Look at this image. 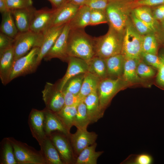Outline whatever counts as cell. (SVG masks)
<instances>
[{"label": "cell", "instance_id": "cell-20", "mask_svg": "<svg viewBox=\"0 0 164 164\" xmlns=\"http://www.w3.org/2000/svg\"><path fill=\"white\" fill-rule=\"evenodd\" d=\"M65 25L53 27L49 29L44 34L42 44L40 47L37 62L39 65L42 60L54 45L61 32Z\"/></svg>", "mask_w": 164, "mask_h": 164}, {"label": "cell", "instance_id": "cell-51", "mask_svg": "<svg viewBox=\"0 0 164 164\" xmlns=\"http://www.w3.org/2000/svg\"><path fill=\"white\" fill-rule=\"evenodd\" d=\"M161 25V30L163 35L164 39V20L160 22Z\"/></svg>", "mask_w": 164, "mask_h": 164}, {"label": "cell", "instance_id": "cell-25", "mask_svg": "<svg viewBox=\"0 0 164 164\" xmlns=\"http://www.w3.org/2000/svg\"><path fill=\"white\" fill-rule=\"evenodd\" d=\"M91 9L86 5L80 6L73 18L69 22L70 29H84L89 26Z\"/></svg>", "mask_w": 164, "mask_h": 164}, {"label": "cell", "instance_id": "cell-18", "mask_svg": "<svg viewBox=\"0 0 164 164\" xmlns=\"http://www.w3.org/2000/svg\"><path fill=\"white\" fill-rule=\"evenodd\" d=\"M36 9L32 6L10 10L19 32L29 31L31 22Z\"/></svg>", "mask_w": 164, "mask_h": 164}, {"label": "cell", "instance_id": "cell-22", "mask_svg": "<svg viewBox=\"0 0 164 164\" xmlns=\"http://www.w3.org/2000/svg\"><path fill=\"white\" fill-rule=\"evenodd\" d=\"M39 145L46 164H64L49 136H46Z\"/></svg>", "mask_w": 164, "mask_h": 164}, {"label": "cell", "instance_id": "cell-5", "mask_svg": "<svg viewBox=\"0 0 164 164\" xmlns=\"http://www.w3.org/2000/svg\"><path fill=\"white\" fill-rule=\"evenodd\" d=\"M130 21L123 33L121 54L126 58L141 59L143 36L138 32Z\"/></svg>", "mask_w": 164, "mask_h": 164}, {"label": "cell", "instance_id": "cell-21", "mask_svg": "<svg viewBox=\"0 0 164 164\" xmlns=\"http://www.w3.org/2000/svg\"><path fill=\"white\" fill-rule=\"evenodd\" d=\"M141 59L125 58L122 77L130 85L145 83V80L138 75L136 72L137 66Z\"/></svg>", "mask_w": 164, "mask_h": 164}, {"label": "cell", "instance_id": "cell-42", "mask_svg": "<svg viewBox=\"0 0 164 164\" xmlns=\"http://www.w3.org/2000/svg\"><path fill=\"white\" fill-rule=\"evenodd\" d=\"M62 91L63 95L65 105L78 106L82 101L78 95H75L64 89Z\"/></svg>", "mask_w": 164, "mask_h": 164}, {"label": "cell", "instance_id": "cell-40", "mask_svg": "<svg viewBox=\"0 0 164 164\" xmlns=\"http://www.w3.org/2000/svg\"><path fill=\"white\" fill-rule=\"evenodd\" d=\"M9 10L27 8L33 6L32 0H5Z\"/></svg>", "mask_w": 164, "mask_h": 164}, {"label": "cell", "instance_id": "cell-6", "mask_svg": "<svg viewBox=\"0 0 164 164\" xmlns=\"http://www.w3.org/2000/svg\"><path fill=\"white\" fill-rule=\"evenodd\" d=\"M44 37L42 33L31 31L19 32L14 39L13 46L15 61L26 55L33 48L41 46Z\"/></svg>", "mask_w": 164, "mask_h": 164}, {"label": "cell", "instance_id": "cell-9", "mask_svg": "<svg viewBox=\"0 0 164 164\" xmlns=\"http://www.w3.org/2000/svg\"><path fill=\"white\" fill-rule=\"evenodd\" d=\"M42 93L45 108L50 111L57 113L65 105L62 92L58 89L56 84L46 82Z\"/></svg>", "mask_w": 164, "mask_h": 164}, {"label": "cell", "instance_id": "cell-39", "mask_svg": "<svg viewBox=\"0 0 164 164\" xmlns=\"http://www.w3.org/2000/svg\"><path fill=\"white\" fill-rule=\"evenodd\" d=\"M136 72L138 75L143 79L151 78L155 75V71L152 67L143 62L141 59L137 64Z\"/></svg>", "mask_w": 164, "mask_h": 164}, {"label": "cell", "instance_id": "cell-4", "mask_svg": "<svg viewBox=\"0 0 164 164\" xmlns=\"http://www.w3.org/2000/svg\"><path fill=\"white\" fill-rule=\"evenodd\" d=\"M129 85L122 77H107L100 80L97 92L100 108L103 115L105 110L114 97L119 91Z\"/></svg>", "mask_w": 164, "mask_h": 164}, {"label": "cell", "instance_id": "cell-46", "mask_svg": "<svg viewBox=\"0 0 164 164\" xmlns=\"http://www.w3.org/2000/svg\"><path fill=\"white\" fill-rule=\"evenodd\" d=\"M14 39L11 38L0 32V51L13 46Z\"/></svg>", "mask_w": 164, "mask_h": 164}, {"label": "cell", "instance_id": "cell-12", "mask_svg": "<svg viewBox=\"0 0 164 164\" xmlns=\"http://www.w3.org/2000/svg\"><path fill=\"white\" fill-rule=\"evenodd\" d=\"M69 137L73 151L78 155L84 149L95 143L97 135L87 129H77L74 133H70Z\"/></svg>", "mask_w": 164, "mask_h": 164}, {"label": "cell", "instance_id": "cell-14", "mask_svg": "<svg viewBox=\"0 0 164 164\" xmlns=\"http://www.w3.org/2000/svg\"><path fill=\"white\" fill-rule=\"evenodd\" d=\"M67 62L68 66L66 72L56 84L58 89L61 91L71 78L79 74L85 73L88 72L87 62L84 60L76 57L70 56Z\"/></svg>", "mask_w": 164, "mask_h": 164}, {"label": "cell", "instance_id": "cell-41", "mask_svg": "<svg viewBox=\"0 0 164 164\" xmlns=\"http://www.w3.org/2000/svg\"><path fill=\"white\" fill-rule=\"evenodd\" d=\"M142 58L145 63L151 67L158 70L160 64L159 56L157 54L142 52L141 58Z\"/></svg>", "mask_w": 164, "mask_h": 164}, {"label": "cell", "instance_id": "cell-13", "mask_svg": "<svg viewBox=\"0 0 164 164\" xmlns=\"http://www.w3.org/2000/svg\"><path fill=\"white\" fill-rule=\"evenodd\" d=\"M55 9L44 7L36 9L32 20L29 30L38 33L46 32Z\"/></svg>", "mask_w": 164, "mask_h": 164}, {"label": "cell", "instance_id": "cell-8", "mask_svg": "<svg viewBox=\"0 0 164 164\" xmlns=\"http://www.w3.org/2000/svg\"><path fill=\"white\" fill-rule=\"evenodd\" d=\"M39 49V47L34 48L27 54L15 61L9 77V82L17 77L36 71L39 66L37 59Z\"/></svg>", "mask_w": 164, "mask_h": 164}, {"label": "cell", "instance_id": "cell-32", "mask_svg": "<svg viewBox=\"0 0 164 164\" xmlns=\"http://www.w3.org/2000/svg\"><path fill=\"white\" fill-rule=\"evenodd\" d=\"M90 123L85 104L83 101H81L77 107L74 126L78 129H87L88 126Z\"/></svg>", "mask_w": 164, "mask_h": 164}, {"label": "cell", "instance_id": "cell-34", "mask_svg": "<svg viewBox=\"0 0 164 164\" xmlns=\"http://www.w3.org/2000/svg\"><path fill=\"white\" fill-rule=\"evenodd\" d=\"M131 22L138 32L142 36L155 33L158 29L155 27L140 19L136 17L132 10L130 15Z\"/></svg>", "mask_w": 164, "mask_h": 164}, {"label": "cell", "instance_id": "cell-38", "mask_svg": "<svg viewBox=\"0 0 164 164\" xmlns=\"http://www.w3.org/2000/svg\"><path fill=\"white\" fill-rule=\"evenodd\" d=\"M108 23L105 11L91 9L89 26Z\"/></svg>", "mask_w": 164, "mask_h": 164}, {"label": "cell", "instance_id": "cell-47", "mask_svg": "<svg viewBox=\"0 0 164 164\" xmlns=\"http://www.w3.org/2000/svg\"><path fill=\"white\" fill-rule=\"evenodd\" d=\"M152 12L154 19L158 22L164 20V4L154 7Z\"/></svg>", "mask_w": 164, "mask_h": 164}, {"label": "cell", "instance_id": "cell-35", "mask_svg": "<svg viewBox=\"0 0 164 164\" xmlns=\"http://www.w3.org/2000/svg\"><path fill=\"white\" fill-rule=\"evenodd\" d=\"M158 43L155 32H152L142 36V52L157 54Z\"/></svg>", "mask_w": 164, "mask_h": 164}, {"label": "cell", "instance_id": "cell-2", "mask_svg": "<svg viewBox=\"0 0 164 164\" xmlns=\"http://www.w3.org/2000/svg\"><path fill=\"white\" fill-rule=\"evenodd\" d=\"M133 0H109L105 13L109 26L123 34L133 9Z\"/></svg>", "mask_w": 164, "mask_h": 164}, {"label": "cell", "instance_id": "cell-15", "mask_svg": "<svg viewBox=\"0 0 164 164\" xmlns=\"http://www.w3.org/2000/svg\"><path fill=\"white\" fill-rule=\"evenodd\" d=\"M28 124L32 135L39 145L47 136L44 130V111L33 108L29 114Z\"/></svg>", "mask_w": 164, "mask_h": 164}, {"label": "cell", "instance_id": "cell-33", "mask_svg": "<svg viewBox=\"0 0 164 164\" xmlns=\"http://www.w3.org/2000/svg\"><path fill=\"white\" fill-rule=\"evenodd\" d=\"M134 14L140 19L150 24L158 29H159L158 22L154 19L150 7L147 6H140L132 9Z\"/></svg>", "mask_w": 164, "mask_h": 164}, {"label": "cell", "instance_id": "cell-19", "mask_svg": "<svg viewBox=\"0 0 164 164\" xmlns=\"http://www.w3.org/2000/svg\"><path fill=\"white\" fill-rule=\"evenodd\" d=\"M44 111V130L47 136L53 132L57 131L69 136V131L56 114L45 108Z\"/></svg>", "mask_w": 164, "mask_h": 164}, {"label": "cell", "instance_id": "cell-3", "mask_svg": "<svg viewBox=\"0 0 164 164\" xmlns=\"http://www.w3.org/2000/svg\"><path fill=\"white\" fill-rule=\"evenodd\" d=\"M123 34L109 26L107 33L94 37L95 56L104 59L121 53Z\"/></svg>", "mask_w": 164, "mask_h": 164}, {"label": "cell", "instance_id": "cell-48", "mask_svg": "<svg viewBox=\"0 0 164 164\" xmlns=\"http://www.w3.org/2000/svg\"><path fill=\"white\" fill-rule=\"evenodd\" d=\"M51 4L52 8L54 9H58L67 2L68 0H47Z\"/></svg>", "mask_w": 164, "mask_h": 164}, {"label": "cell", "instance_id": "cell-30", "mask_svg": "<svg viewBox=\"0 0 164 164\" xmlns=\"http://www.w3.org/2000/svg\"><path fill=\"white\" fill-rule=\"evenodd\" d=\"M2 14L0 31L9 37L15 39L19 32L10 11Z\"/></svg>", "mask_w": 164, "mask_h": 164}, {"label": "cell", "instance_id": "cell-17", "mask_svg": "<svg viewBox=\"0 0 164 164\" xmlns=\"http://www.w3.org/2000/svg\"><path fill=\"white\" fill-rule=\"evenodd\" d=\"M14 61L13 46L0 51V78L4 85L9 82V77Z\"/></svg>", "mask_w": 164, "mask_h": 164}, {"label": "cell", "instance_id": "cell-28", "mask_svg": "<svg viewBox=\"0 0 164 164\" xmlns=\"http://www.w3.org/2000/svg\"><path fill=\"white\" fill-rule=\"evenodd\" d=\"M88 72L101 80L108 77L105 60L97 56H94L87 61Z\"/></svg>", "mask_w": 164, "mask_h": 164}, {"label": "cell", "instance_id": "cell-31", "mask_svg": "<svg viewBox=\"0 0 164 164\" xmlns=\"http://www.w3.org/2000/svg\"><path fill=\"white\" fill-rule=\"evenodd\" d=\"M77 107L65 105L59 112L55 113L69 131L74 126Z\"/></svg>", "mask_w": 164, "mask_h": 164}, {"label": "cell", "instance_id": "cell-43", "mask_svg": "<svg viewBox=\"0 0 164 164\" xmlns=\"http://www.w3.org/2000/svg\"><path fill=\"white\" fill-rule=\"evenodd\" d=\"M164 4V0H133L132 2L133 9L140 6L155 7Z\"/></svg>", "mask_w": 164, "mask_h": 164}, {"label": "cell", "instance_id": "cell-26", "mask_svg": "<svg viewBox=\"0 0 164 164\" xmlns=\"http://www.w3.org/2000/svg\"><path fill=\"white\" fill-rule=\"evenodd\" d=\"M101 80L92 73L87 72L85 73L80 93L78 95L81 101L91 93L97 91Z\"/></svg>", "mask_w": 164, "mask_h": 164}, {"label": "cell", "instance_id": "cell-27", "mask_svg": "<svg viewBox=\"0 0 164 164\" xmlns=\"http://www.w3.org/2000/svg\"><path fill=\"white\" fill-rule=\"evenodd\" d=\"M97 143H95L84 149L78 155L76 164H97L99 157L103 151H95Z\"/></svg>", "mask_w": 164, "mask_h": 164}, {"label": "cell", "instance_id": "cell-36", "mask_svg": "<svg viewBox=\"0 0 164 164\" xmlns=\"http://www.w3.org/2000/svg\"><path fill=\"white\" fill-rule=\"evenodd\" d=\"M154 162L152 156L147 152L129 155L121 164H152Z\"/></svg>", "mask_w": 164, "mask_h": 164}, {"label": "cell", "instance_id": "cell-11", "mask_svg": "<svg viewBox=\"0 0 164 164\" xmlns=\"http://www.w3.org/2000/svg\"><path fill=\"white\" fill-rule=\"evenodd\" d=\"M57 149L64 164L72 163L73 161V150L69 136L56 131L48 136Z\"/></svg>", "mask_w": 164, "mask_h": 164}, {"label": "cell", "instance_id": "cell-7", "mask_svg": "<svg viewBox=\"0 0 164 164\" xmlns=\"http://www.w3.org/2000/svg\"><path fill=\"white\" fill-rule=\"evenodd\" d=\"M17 164H46L40 151L12 137H9Z\"/></svg>", "mask_w": 164, "mask_h": 164}, {"label": "cell", "instance_id": "cell-37", "mask_svg": "<svg viewBox=\"0 0 164 164\" xmlns=\"http://www.w3.org/2000/svg\"><path fill=\"white\" fill-rule=\"evenodd\" d=\"M85 73L75 76L70 79L63 89H65L73 94L78 95L80 92Z\"/></svg>", "mask_w": 164, "mask_h": 164}, {"label": "cell", "instance_id": "cell-49", "mask_svg": "<svg viewBox=\"0 0 164 164\" xmlns=\"http://www.w3.org/2000/svg\"><path fill=\"white\" fill-rule=\"evenodd\" d=\"M9 11L5 0H0V12L2 14Z\"/></svg>", "mask_w": 164, "mask_h": 164}, {"label": "cell", "instance_id": "cell-45", "mask_svg": "<svg viewBox=\"0 0 164 164\" xmlns=\"http://www.w3.org/2000/svg\"><path fill=\"white\" fill-rule=\"evenodd\" d=\"M109 0H88L86 5L91 9L105 11Z\"/></svg>", "mask_w": 164, "mask_h": 164}, {"label": "cell", "instance_id": "cell-10", "mask_svg": "<svg viewBox=\"0 0 164 164\" xmlns=\"http://www.w3.org/2000/svg\"><path fill=\"white\" fill-rule=\"evenodd\" d=\"M70 30L68 22L65 24L54 45L44 57L45 60L47 61L53 58H57L67 62L69 57L67 53V48Z\"/></svg>", "mask_w": 164, "mask_h": 164}, {"label": "cell", "instance_id": "cell-44", "mask_svg": "<svg viewBox=\"0 0 164 164\" xmlns=\"http://www.w3.org/2000/svg\"><path fill=\"white\" fill-rule=\"evenodd\" d=\"M160 64L158 69V72L156 77V82L160 87L164 89V52L159 56Z\"/></svg>", "mask_w": 164, "mask_h": 164}, {"label": "cell", "instance_id": "cell-1", "mask_svg": "<svg viewBox=\"0 0 164 164\" xmlns=\"http://www.w3.org/2000/svg\"><path fill=\"white\" fill-rule=\"evenodd\" d=\"M67 53L88 61L95 56L94 37L87 34L84 29H72L69 34Z\"/></svg>", "mask_w": 164, "mask_h": 164}, {"label": "cell", "instance_id": "cell-52", "mask_svg": "<svg viewBox=\"0 0 164 164\" xmlns=\"http://www.w3.org/2000/svg\"></svg>", "mask_w": 164, "mask_h": 164}, {"label": "cell", "instance_id": "cell-23", "mask_svg": "<svg viewBox=\"0 0 164 164\" xmlns=\"http://www.w3.org/2000/svg\"><path fill=\"white\" fill-rule=\"evenodd\" d=\"M87 113L91 123L97 122L103 117L99 107L97 91L89 94L84 99Z\"/></svg>", "mask_w": 164, "mask_h": 164}, {"label": "cell", "instance_id": "cell-16", "mask_svg": "<svg viewBox=\"0 0 164 164\" xmlns=\"http://www.w3.org/2000/svg\"><path fill=\"white\" fill-rule=\"evenodd\" d=\"M80 7L67 2L60 8L55 9L46 31L52 27L65 25L69 22L73 18Z\"/></svg>", "mask_w": 164, "mask_h": 164}, {"label": "cell", "instance_id": "cell-24", "mask_svg": "<svg viewBox=\"0 0 164 164\" xmlns=\"http://www.w3.org/2000/svg\"><path fill=\"white\" fill-rule=\"evenodd\" d=\"M125 57L121 53L105 59L108 77H122L125 60Z\"/></svg>", "mask_w": 164, "mask_h": 164}, {"label": "cell", "instance_id": "cell-50", "mask_svg": "<svg viewBox=\"0 0 164 164\" xmlns=\"http://www.w3.org/2000/svg\"><path fill=\"white\" fill-rule=\"evenodd\" d=\"M88 0H68L70 2L80 7L86 5Z\"/></svg>", "mask_w": 164, "mask_h": 164}, {"label": "cell", "instance_id": "cell-29", "mask_svg": "<svg viewBox=\"0 0 164 164\" xmlns=\"http://www.w3.org/2000/svg\"><path fill=\"white\" fill-rule=\"evenodd\" d=\"M0 164H17L13 148L9 137L3 138L0 143Z\"/></svg>", "mask_w": 164, "mask_h": 164}]
</instances>
